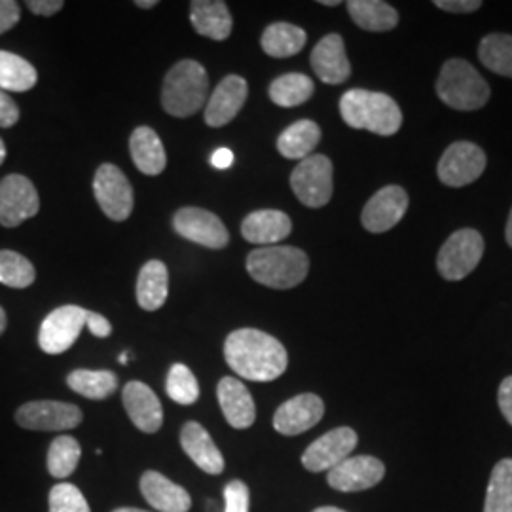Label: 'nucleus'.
<instances>
[{"label": "nucleus", "instance_id": "obj_1", "mask_svg": "<svg viewBox=\"0 0 512 512\" xmlns=\"http://www.w3.org/2000/svg\"><path fill=\"white\" fill-rule=\"evenodd\" d=\"M224 359L239 378L251 382H274L289 366L285 346L258 329L234 330L224 342Z\"/></svg>", "mask_w": 512, "mask_h": 512}, {"label": "nucleus", "instance_id": "obj_2", "mask_svg": "<svg viewBox=\"0 0 512 512\" xmlns=\"http://www.w3.org/2000/svg\"><path fill=\"white\" fill-rule=\"evenodd\" d=\"M247 272L264 287L287 291L308 277L310 258L289 245L260 247L247 256Z\"/></svg>", "mask_w": 512, "mask_h": 512}, {"label": "nucleus", "instance_id": "obj_3", "mask_svg": "<svg viewBox=\"0 0 512 512\" xmlns=\"http://www.w3.org/2000/svg\"><path fill=\"white\" fill-rule=\"evenodd\" d=\"M340 114L349 128L376 135H395L403 126L401 107L389 95L368 90H349L340 99Z\"/></svg>", "mask_w": 512, "mask_h": 512}, {"label": "nucleus", "instance_id": "obj_4", "mask_svg": "<svg viewBox=\"0 0 512 512\" xmlns=\"http://www.w3.org/2000/svg\"><path fill=\"white\" fill-rule=\"evenodd\" d=\"M209 90V76L198 61L183 59L165 74L162 105L175 118H190L202 110Z\"/></svg>", "mask_w": 512, "mask_h": 512}, {"label": "nucleus", "instance_id": "obj_5", "mask_svg": "<svg viewBox=\"0 0 512 512\" xmlns=\"http://www.w3.org/2000/svg\"><path fill=\"white\" fill-rule=\"evenodd\" d=\"M437 93L444 105L456 110L482 109L490 99V86L471 63L450 59L437 80Z\"/></svg>", "mask_w": 512, "mask_h": 512}, {"label": "nucleus", "instance_id": "obj_6", "mask_svg": "<svg viewBox=\"0 0 512 512\" xmlns=\"http://www.w3.org/2000/svg\"><path fill=\"white\" fill-rule=\"evenodd\" d=\"M484 255V239L471 228L454 232L444 241L437 256L440 275L448 281H459L471 274Z\"/></svg>", "mask_w": 512, "mask_h": 512}, {"label": "nucleus", "instance_id": "obj_7", "mask_svg": "<svg viewBox=\"0 0 512 512\" xmlns=\"http://www.w3.org/2000/svg\"><path fill=\"white\" fill-rule=\"evenodd\" d=\"M84 420L82 410L61 401H29L16 410V423L27 431L61 433L76 429Z\"/></svg>", "mask_w": 512, "mask_h": 512}, {"label": "nucleus", "instance_id": "obj_8", "mask_svg": "<svg viewBox=\"0 0 512 512\" xmlns=\"http://www.w3.org/2000/svg\"><path fill=\"white\" fill-rule=\"evenodd\" d=\"M291 188L306 207H325L332 198V162L323 154H311L294 167Z\"/></svg>", "mask_w": 512, "mask_h": 512}, {"label": "nucleus", "instance_id": "obj_9", "mask_svg": "<svg viewBox=\"0 0 512 512\" xmlns=\"http://www.w3.org/2000/svg\"><path fill=\"white\" fill-rule=\"evenodd\" d=\"M88 310L80 306H61L46 315L38 330V346L48 355H61L73 348L86 327Z\"/></svg>", "mask_w": 512, "mask_h": 512}, {"label": "nucleus", "instance_id": "obj_10", "mask_svg": "<svg viewBox=\"0 0 512 512\" xmlns=\"http://www.w3.org/2000/svg\"><path fill=\"white\" fill-rule=\"evenodd\" d=\"M93 194L101 211L114 222H124L133 213V188L120 167L103 164L93 177Z\"/></svg>", "mask_w": 512, "mask_h": 512}, {"label": "nucleus", "instance_id": "obj_11", "mask_svg": "<svg viewBox=\"0 0 512 512\" xmlns=\"http://www.w3.org/2000/svg\"><path fill=\"white\" fill-rule=\"evenodd\" d=\"M38 211L40 198L31 179L14 173L0 181V224L4 228H16L37 217Z\"/></svg>", "mask_w": 512, "mask_h": 512}, {"label": "nucleus", "instance_id": "obj_12", "mask_svg": "<svg viewBox=\"0 0 512 512\" xmlns=\"http://www.w3.org/2000/svg\"><path fill=\"white\" fill-rule=\"evenodd\" d=\"M486 169V154L484 150L467 141H458L444 150L440 158V183L452 188H461L467 184L475 183Z\"/></svg>", "mask_w": 512, "mask_h": 512}, {"label": "nucleus", "instance_id": "obj_13", "mask_svg": "<svg viewBox=\"0 0 512 512\" xmlns=\"http://www.w3.org/2000/svg\"><path fill=\"white\" fill-rule=\"evenodd\" d=\"M173 228L181 238L215 251L224 249L230 241L224 222L215 213L202 207L179 209L173 217Z\"/></svg>", "mask_w": 512, "mask_h": 512}, {"label": "nucleus", "instance_id": "obj_14", "mask_svg": "<svg viewBox=\"0 0 512 512\" xmlns=\"http://www.w3.org/2000/svg\"><path fill=\"white\" fill-rule=\"evenodd\" d=\"M359 437L351 427H336L323 437L311 442L302 454V465L310 473L330 471L342 461L351 458V452L357 448Z\"/></svg>", "mask_w": 512, "mask_h": 512}, {"label": "nucleus", "instance_id": "obj_15", "mask_svg": "<svg viewBox=\"0 0 512 512\" xmlns=\"http://www.w3.org/2000/svg\"><path fill=\"white\" fill-rule=\"evenodd\" d=\"M385 476V465L372 456H353L330 469L327 482L330 488L344 494L365 492L378 486Z\"/></svg>", "mask_w": 512, "mask_h": 512}, {"label": "nucleus", "instance_id": "obj_16", "mask_svg": "<svg viewBox=\"0 0 512 512\" xmlns=\"http://www.w3.org/2000/svg\"><path fill=\"white\" fill-rule=\"evenodd\" d=\"M406 211H408L406 190L397 184H391L378 190L368 200L361 215V222L368 232L384 234L403 220Z\"/></svg>", "mask_w": 512, "mask_h": 512}, {"label": "nucleus", "instance_id": "obj_17", "mask_svg": "<svg viewBox=\"0 0 512 512\" xmlns=\"http://www.w3.org/2000/svg\"><path fill=\"white\" fill-rule=\"evenodd\" d=\"M325 416V403L315 393H302L281 404L274 414V429L279 435L296 437L315 427Z\"/></svg>", "mask_w": 512, "mask_h": 512}, {"label": "nucleus", "instance_id": "obj_18", "mask_svg": "<svg viewBox=\"0 0 512 512\" xmlns=\"http://www.w3.org/2000/svg\"><path fill=\"white\" fill-rule=\"evenodd\" d=\"M122 403L131 423L147 433L154 435L164 425V408L158 395L143 382H128L122 391Z\"/></svg>", "mask_w": 512, "mask_h": 512}, {"label": "nucleus", "instance_id": "obj_19", "mask_svg": "<svg viewBox=\"0 0 512 512\" xmlns=\"http://www.w3.org/2000/svg\"><path fill=\"white\" fill-rule=\"evenodd\" d=\"M247 95H249V86L245 78H241L238 74H228L209 97V103L203 114L205 124L211 128H222L230 124L238 116L239 110L243 109Z\"/></svg>", "mask_w": 512, "mask_h": 512}, {"label": "nucleus", "instance_id": "obj_20", "mask_svg": "<svg viewBox=\"0 0 512 512\" xmlns=\"http://www.w3.org/2000/svg\"><path fill=\"white\" fill-rule=\"evenodd\" d=\"M181 448L192 463L207 475L224 473V456L209 431L198 421H186L181 429Z\"/></svg>", "mask_w": 512, "mask_h": 512}, {"label": "nucleus", "instance_id": "obj_21", "mask_svg": "<svg viewBox=\"0 0 512 512\" xmlns=\"http://www.w3.org/2000/svg\"><path fill=\"white\" fill-rule=\"evenodd\" d=\"M217 399L224 420L234 429H249L256 421V404L251 391L234 376H226L217 385Z\"/></svg>", "mask_w": 512, "mask_h": 512}, {"label": "nucleus", "instance_id": "obj_22", "mask_svg": "<svg viewBox=\"0 0 512 512\" xmlns=\"http://www.w3.org/2000/svg\"><path fill=\"white\" fill-rule=\"evenodd\" d=\"M139 488L154 511L188 512L192 509L190 494L160 471H145L139 480Z\"/></svg>", "mask_w": 512, "mask_h": 512}, {"label": "nucleus", "instance_id": "obj_23", "mask_svg": "<svg viewBox=\"0 0 512 512\" xmlns=\"http://www.w3.org/2000/svg\"><path fill=\"white\" fill-rule=\"evenodd\" d=\"M311 67L317 78L330 86L346 82L351 74L344 38L340 35H327L317 42L311 52Z\"/></svg>", "mask_w": 512, "mask_h": 512}, {"label": "nucleus", "instance_id": "obj_24", "mask_svg": "<svg viewBox=\"0 0 512 512\" xmlns=\"http://www.w3.org/2000/svg\"><path fill=\"white\" fill-rule=\"evenodd\" d=\"M293 232V222L287 213L277 209H258L247 215L241 222V236L249 243L272 247L279 241L289 238Z\"/></svg>", "mask_w": 512, "mask_h": 512}, {"label": "nucleus", "instance_id": "obj_25", "mask_svg": "<svg viewBox=\"0 0 512 512\" xmlns=\"http://www.w3.org/2000/svg\"><path fill=\"white\" fill-rule=\"evenodd\" d=\"M190 21L202 37L226 40L232 33V14L222 0H194L190 4Z\"/></svg>", "mask_w": 512, "mask_h": 512}, {"label": "nucleus", "instance_id": "obj_26", "mask_svg": "<svg viewBox=\"0 0 512 512\" xmlns=\"http://www.w3.org/2000/svg\"><path fill=\"white\" fill-rule=\"evenodd\" d=\"M129 152L135 167L148 177H156L164 173L167 165L164 143L152 128L141 126L131 133Z\"/></svg>", "mask_w": 512, "mask_h": 512}, {"label": "nucleus", "instance_id": "obj_27", "mask_svg": "<svg viewBox=\"0 0 512 512\" xmlns=\"http://www.w3.org/2000/svg\"><path fill=\"white\" fill-rule=\"evenodd\" d=\"M169 294V272L160 260L147 262L137 277V302L145 311H158Z\"/></svg>", "mask_w": 512, "mask_h": 512}, {"label": "nucleus", "instance_id": "obj_28", "mask_svg": "<svg viewBox=\"0 0 512 512\" xmlns=\"http://www.w3.org/2000/svg\"><path fill=\"white\" fill-rule=\"evenodd\" d=\"M348 12L357 27L370 33H385L399 25L397 10L384 0H349Z\"/></svg>", "mask_w": 512, "mask_h": 512}, {"label": "nucleus", "instance_id": "obj_29", "mask_svg": "<svg viewBox=\"0 0 512 512\" xmlns=\"http://www.w3.org/2000/svg\"><path fill=\"white\" fill-rule=\"evenodd\" d=\"M321 141V128L313 120H298L277 139V150L287 160H306Z\"/></svg>", "mask_w": 512, "mask_h": 512}, {"label": "nucleus", "instance_id": "obj_30", "mask_svg": "<svg viewBox=\"0 0 512 512\" xmlns=\"http://www.w3.org/2000/svg\"><path fill=\"white\" fill-rule=\"evenodd\" d=\"M308 35L304 29L296 27L293 23H272L270 27H266V31L262 33L260 44L262 50L270 57H293V55L300 54L302 48L306 46Z\"/></svg>", "mask_w": 512, "mask_h": 512}, {"label": "nucleus", "instance_id": "obj_31", "mask_svg": "<svg viewBox=\"0 0 512 512\" xmlns=\"http://www.w3.org/2000/svg\"><path fill=\"white\" fill-rule=\"evenodd\" d=\"M67 385L74 393L90 401H105L118 389V376L110 370L78 368L67 376Z\"/></svg>", "mask_w": 512, "mask_h": 512}, {"label": "nucleus", "instance_id": "obj_32", "mask_svg": "<svg viewBox=\"0 0 512 512\" xmlns=\"http://www.w3.org/2000/svg\"><path fill=\"white\" fill-rule=\"evenodd\" d=\"M38 82L37 69L21 55L0 50V90L29 92Z\"/></svg>", "mask_w": 512, "mask_h": 512}, {"label": "nucleus", "instance_id": "obj_33", "mask_svg": "<svg viewBox=\"0 0 512 512\" xmlns=\"http://www.w3.org/2000/svg\"><path fill=\"white\" fill-rule=\"evenodd\" d=\"M315 92L313 80L302 73H287L275 78L270 84V99L275 105L293 109L298 105H304Z\"/></svg>", "mask_w": 512, "mask_h": 512}, {"label": "nucleus", "instance_id": "obj_34", "mask_svg": "<svg viewBox=\"0 0 512 512\" xmlns=\"http://www.w3.org/2000/svg\"><path fill=\"white\" fill-rule=\"evenodd\" d=\"M80 458H82L80 442L71 435H59L52 440L48 448V458H46L48 473L57 480H65L76 471Z\"/></svg>", "mask_w": 512, "mask_h": 512}, {"label": "nucleus", "instance_id": "obj_35", "mask_svg": "<svg viewBox=\"0 0 512 512\" xmlns=\"http://www.w3.org/2000/svg\"><path fill=\"white\" fill-rule=\"evenodd\" d=\"M484 512H512V459H501L492 471Z\"/></svg>", "mask_w": 512, "mask_h": 512}, {"label": "nucleus", "instance_id": "obj_36", "mask_svg": "<svg viewBox=\"0 0 512 512\" xmlns=\"http://www.w3.org/2000/svg\"><path fill=\"white\" fill-rule=\"evenodd\" d=\"M478 57L492 73L512 78V35H488L482 38Z\"/></svg>", "mask_w": 512, "mask_h": 512}, {"label": "nucleus", "instance_id": "obj_37", "mask_svg": "<svg viewBox=\"0 0 512 512\" xmlns=\"http://www.w3.org/2000/svg\"><path fill=\"white\" fill-rule=\"evenodd\" d=\"M165 391L173 403L183 404V406L198 403L200 399V384L194 372L183 363H175L169 368L167 380H165Z\"/></svg>", "mask_w": 512, "mask_h": 512}, {"label": "nucleus", "instance_id": "obj_38", "mask_svg": "<svg viewBox=\"0 0 512 512\" xmlns=\"http://www.w3.org/2000/svg\"><path fill=\"white\" fill-rule=\"evenodd\" d=\"M37 270L29 258L16 251H0V283L12 289H27L35 283Z\"/></svg>", "mask_w": 512, "mask_h": 512}, {"label": "nucleus", "instance_id": "obj_39", "mask_svg": "<svg viewBox=\"0 0 512 512\" xmlns=\"http://www.w3.org/2000/svg\"><path fill=\"white\" fill-rule=\"evenodd\" d=\"M48 512H92V509L78 486L59 482L48 495Z\"/></svg>", "mask_w": 512, "mask_h": 512}, {"label": "nucleus", "instance_id": "obj_40", "mask_svg": "<svg viewBox=\"0 0 512 512\" xmlns=\"http://www.w3.org/2000/svg\"><path fill=\"white\" fill-rule=\"evenodd\" d=\"M224 511L222 512H249L251 511V490L249 486L234 478L224 486Z\"/></svg>", "mask_w": 512, "mask_h": 512}, {"label": "nucleus", "instance_id": "obj_41", "mask_svg": "<svg viewBox=\"0 0 512 512\" xmlns=\"http://www.w3.org/2000/svg\"><path fill=\"white\" fill-rule=\"evenodd\" d=\"M21 18V8L14 0H0V35L14 29Z\"/></svg>", "mask_w": 512, "mask_h": 512}, {"label": "nucleus", "instance_id": "obj_42", "mask_svg": "<svg viewBox=\"0 0 512 512\" xmlns=\"http://www.w3.org/2000/svg\"><path fill=\"white\" fill-rule=\"evenodd\" d=\"M19 120V107L6 92L0 90V128H12Z\"/></svg>", "mask_w": 512, "mask_h": 512}, {"label": "nucleus", "instance_id": "obj_43", "mask_svg": "<svg viewBox=\"0 0 512 512\" xmlns=\"http://www.w3.org/2000/svg\"><path fill=\"white\" fill-rule=\"evenodd\" d=\"M435 6L452 14H469V12H476L482 6V2L480 0H435Z\"/></svg>", "mask_w": 512, "mask_h": 512}, {"label": "nucleus", "instance_id": "obj_44", "mask_svg": "<svg viewBox=\"0 0 512 512\" xmlns=\"http://www.w3.org/2000/svg\"><path fill=\"white\" fill-rule=\"evenodd\" d=\"M25 6L37 14V16H44V18H50L57 12H61L65 8V2L63 0H27Z\"/></svg>", "mask_w": 512, "mask_h": 512}, {"label": "nucleus", "instance_id": "obj_45", "mask_svg": "<svg viewBox=\"0 0 512 512\" xmlns=\"http://www.w3.org/2000/svg\"><path fill=\"white\" fill-rule=\"evenodd\" d=\"M86 327L97 338H109L110 334H112V325H110L109 319L103 317L101 313H95V311H88Z\"/></svg>", "mask_w": 512, "mask_h": 512}, {"label": "nucleus", "instance_id": "obj_46", "mask_svg": "<svg viewBox=\"0 0 512 512\" xmlns=\"http://www.w3.org/2000/svg\"><path fill=\"white\" fill-rule=\"evenodd\" d=\"M499 408L505 416V420L512 425V376L505 378L499 387Z\"/></svg>", "mask_w": 512, "mask_h": 512}, {"label": "nucleus", "instance_id": "obj_47", "mask_svg": "<svg viewBox=\"0 0 512 512\" xmlns=\"http://www.w3.org/2000/svg\"><path fill=\"white\" fill-rule=\"evenodd\" d=\"M234 164V152L230 148H217L211 156V165L217 169H228Z\"/></svg>", "mask_w": 512, "mask_h": 512}, {"label": "nucleus", "instance_id": "obj_48", "mask_svg": "<svg viewBox=\"0 0 512 512\" xmlns=\"http://www.w3.org/2000/svg\"><path fill=\"white\" fill-rule=\"evenodd\" d=\"M135 6H139V8H143V10H150V8L158 6V0H137Z\"/></svg>", "mask_w": 512, "mask_h": 512}, {"label": "nucleus", "instance_id": "obj_49", "mask_svg": "<svg viewBox=\"0 0 512 512\" xmlns=\"http://www.w3.org/2000/svg\"><path fill=\"white\" fill-rule=\"evenodd\" d=\"M6 325H8V317H6V311H4V308L0 306V336H2V332L6 330Z\"/></svg>", "mask_w": 512, "mask_h": 512}, {"label": "nucleus", "instance_id": "obj_50", "mask_svg": "<svg viewBox=\"0 0 512 512\" xmlns=\"http://www.w3.org/2000/svg\"><path fill=\"white\" fill-rule=\"evenodd\" d=\"M505 236H507V243L512 247V209L511 215H509V220H507V230H505Z\"/></svg>", "mask_w": 512, "mask_h": 512}, {"label": "nucleus", "instance_id": "obj_51", "mask_svg": "<svg viewBox=\"0 0 512 512\" xmlns=\"http://www.w3.org/2000/svg\"><path fill=\"white\" fill-rule=\"evenodd\" d=\"M112 512H150L143 511V509H137V507H118V509H114Z\"/></svg>", "mask_w": 512, "mask_h": 512}, {"label": "nucleus", "instance_id": "obj_52", "mask_svg": "<svg viewBox=\"0 0 512 512\" xmlns=\"http://www.w3.org/2000/svg\"><path fill=\"white\" fill-rule=\"evenodd\" d=\"M6 145H4V141L0 139V165L4 164V160H6Z\"/></svg>", "mask_w": 512, "mask_h": 512}, {"label": "nucleus", "instance_id": "obj_53", "mask_svg": "<svg viewBox=\"0 0 512 512\" xmlns=\"http://www.w3.org/2000/svg\"><path fill=\"white\" fill-rule=\"evenodd\" d=\"M313 512H346L342 511V509H336V507H319V509H315Z\"/></svg>", "mask_w": 512, "mask_h": 512}, {"label": "nucleus", "instance_id": "obj_54", "mask_svg": "<svg viewBox=\"0 0 512 512\" xmlns=\"http://www.w3.org/2000/svg\"><path fill=\"white\" fill-rule=\"evenodd\" d=\"M319 4H323V6H338L340 0H319Z\"/></svg>", "mask_w": 512, "mask_h": 512}, {"label": "nucleus", "instance_id": "obj_55", "mask_svg": "<svg viewBox=\"0 0 512 512\" xmlns=\"http://www.w3.org/2000/svg\"><path fill=\"white\" fill-rule=\"evenodd\" d=\"M207 511H209V512L217 511V503H215V501H207Z\"/></svg>", "mask_w": 512, "mask_h": 512}, {"label": "nucleus", "instance_id": "obj_56", "mask_svg": "<svg viewBox=\"0 0 512 512\" xmlns=\"http://www.w3.org/2000/svg\"><path fill=\"white\" fill-rule=\"evenodd\" d=\"M118 361H120V365H126V363H128V351H126V353H122Z\"/></svg>", "mask_w": 512, "mask_h": 512}]
</instances>
